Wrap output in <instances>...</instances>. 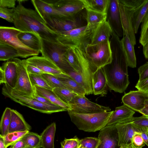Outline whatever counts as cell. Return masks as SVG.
<instances>
[{
  "label": "cell",
  "instance_id": "obj_39",
  "mask_svg": "<svg viewBox=\"0 0 148 148\" xmlns=\"http://www.w3.org/2000/svg\"><path fill=\"white\" fill-rule=\"evenodd\" d=\"M41 75L43 78L53 89L57 88H67L54 75L47 73H43Z\"/></svg>",
  "mask_w": 148,
  "mask_h": 148
},
{
  "label": "cell",
  "instance_id": "obj_53",
  "mask_svg": "<svg viewBox=\"0 0 148 148\" xmlns=\"http://www.w3.org/2000/svg\"><path fill=\"white\" fill-rule=\"evenodd\" d=\"M10 146L9 148H28L25 145L22 139Z\"/></svg>",
  "mask_w": 148,
  "mask_h": 148
},
{
  "label": "cell",
  "instance_id": "obj_29",
  "mask_svg": "<svg viewBox=\"0 0 148 148\" xmlns=\"http://www.w3.org/2000/svg\"><path fill=\"white\" fill-rule=\"evenodd\" d=\"M54 75L68 89L78 95L85 96L86 95L83 87L67 74L62 73Z\"/></svg>",
  "mask_w": 148,
  "mask_h": 148
},
{
  "label": "cell",
  "instance_id": "obj_58",
  "mask_svg": "<svg viewBox=\"0 0 148 148\" xmlns=\"http://www.w3.org/2000/svg\"><path fill=\"white\" fill-rule=\"evenodd\" d=\"M128 145L122 146L119 147V148H128Z\"/></svg>",
  "mask_w": 148,
  "mask_h": 148
},
{
  "label": "cell",
  "instance_id": "obj_15",
  "mask_svg": "<svg viewBox=\"0 0 148 148\" xmlns=\"http://www.w3.org/2000/svg\"><path fill=\"white\" fill-rule=\"evenodd\" d=\"M106 21L112 30L119 37L123 36L118 0H109L107 9Z\"/></svg>",
  "mask_w": 148,
  "mask_h": 148
},
{
  "label": "cell",
  "instance_id": "obj_24",
  "mask_svg": "<svg viewBox=\"0 0 148 148\" xmlns=\"http://www.w3.org/2000/svg\"><path fill=\"white\" fill-rule=\"evenodd\" d=\"M123 32V38L120 40L121 45L125 55L128 66L135 68L136 66V59L134 46L126 32Z\"/></svg>",
  "mask_w": 148,
  "mask_h": 148
},
{
  "label": "cell",
  "instance_id": "obj_61",
  "mask_svg": "<svg viewBox=\"0 0 148 148\" xmlns=\"http://www.w3.org/2000/svg\"><path fill=\"white\" fill-rule=\"evenodd\" d=\"M128 148H131L130 146V144L128 145Z\"/></svg>",
  "mask_w": 148,
  "mask_h": 148
},
{
  "label": "cell",
  "instance_id": "obj_11",
  "mask_svg": "<svg viewBox=\"0 0 148 148\" xmlns=\"http://www.w3.org/2000/svg\"><path fill=\"white\" fill-rule=\"evenodd\" d=\"M68 104L70 109L68 113L90 114L110 111L109 107L102 106L88 100L85 96L77 95Z\"/></svg>",
  "mask_w": 148,
  "mask_h": 148
},
{
  "label": "cell",
  "instance_id": "obj_25",
  "mask_svg": "<svg viewBox=\"0 0 148 148\" xmlns=\"http://www.w3.org/2000/svg\"><path fill=\"white\" fill-rule=\"evenodd\" d=\"M135 112L123 104L116 107L111 115L106 125H113L122 121L130 119L133 117Z\"/></svg>",
  "mask_w": 148,
  "mask_h": 148
},
{
  "label": "cell",
  "instance_id": "obj_36",
  "mask_svg": "<svg viewBox=\"0 0 148 148\" xmlns=\"http://www.w3.org/2000/svg\"><path fill=\"white\" fill-rule=\"evenodd\" d=\"M12 109L6 108L2 116L0 124V131L1 134L4 136L9 133L10 123Z\"/></svg>",
  "mask_w": 148,
  "mask_h": 148
},
{
  "label": "cell",
  "instance_id": "obj_12",
  "mask_svg": "<svg viewBox=\"0 0 148 148\" xmlns=\"http://www.w3.org/2000/svg\"><path fill=\"white\" fill-rule=\"evenodd\" d=\"M59 11L67 20L75 21L76 16L85 6L81 0H45Z\"/></svg>",
  "mask_w": 148,
  "mask_h": 148
},
{
  "label": "cell",
  "instance_id": "obj_48",
  "mask_svg": "<svg viewBox=\"0 0 148 148\" xmlns=\"http://www.w3.org/2000/svg\"><path fill=\"white\" fill-rule=\"evenodd\" d=\"M139 78L138 82H140L148 78V62L138 69Z\"/></svg>",
  "mask_w": 148,
  "mask_h": 148
},
{
  "label": "cell",
  "instance_id": "obj_43",
  "mask_svg": "<svg viewBox=\"0 0 148 148\" xmlns=\"http://www.w3.org/2000/svg\"><path fill=\"white\" fill-rule=\"evenodd\" d=\"M101 143L98 138L86 137L80 140V144L86 148H98Z\"/></svg>",
  "mask_w": 148,
  "mask_h": 148
},
{
  "label": "cell",
  "instance_id": "obj_52",
  "mask_svg": "<svg viewBox=\"0 0 148 148\" xmlns=\"http://www.w3.org/2000/svg\"><path fill=\"white\" fill-rule=\"evenodd\" d=\"M34 98L41 103L53 107L60 106L54 104L46 98L40 96L36 93H35Z\"/></svg>",
  "mask_w": 148,
  "mask_h": 148
},
{
  "label": "cell",
  "instance_id": "obj_46",
  "mask_svg": "<svg viewBox=\"0 0 148 148\" xmlns=\"http://www.w3.org/2000/svg\"><path fill=\"white\" fill-rule=\"evenodd\" d=\"M80 143V140L76 136L73 138L65 139L61 142L60 148H75Z\"/></svg>",
  "mask_w": 148,
  "mask_h": 148
},
{
  "label": "cell",
  "instance_id": "obj_28",
  "mask_svg": "<svg viewBox=\"0 0 148 148\" xmlns=\"http://www.w3.org/2000/svg\"><path fill=\"white\" fill-rule=\"evenodd\" d=\"M33 87L35 93L38 95L46 98L54 104L66 109L67 111L70 109L69 105L61 101L53 90L36 86Z\"/></svg>",
  "mask_w": 148,
  "mask_h": 148
},
{
  "label": "cell",
  "instance_id": "obj_34",
  "mask_svg": "<svg viewBox=\"0 0 148 148\" xmlns=\"http://www.w3.org/2000/svg\"><path fill=\"white\" fill-rule=\"evenodd\" d=\"M19 57L18 52L12 47L0 42V60L8 61L13 58Z\"/></svg>",
  "mask_w": 148,
  "mask_h": 148
},
{
  "label": "cell",
  "instance_id": "obj_40",
  "mask_svg": "<svg viewBox=\"0 0 148 148\" xmlns=\"http://www.w3.org/2000/svg\"><path fill=\"white\" fill-rule=\"evenodd\" d=\"M30 81L32 86H38L40 87L53 90L42 76L41 74H29Z\"/></svg>",
  "mask_w": 148,
  "mask_h": 148
},
{
  "label": "cell",
  "instance_id": "obj_47",
  "mask_svg": "<svg viewBox=\"0 0 148 148\" xmlns=\"http://www.w3.org/2000/svg\"><path fill=\"white\" fill-rule=\"evenodd\" d=\"M140 133H136L132 139L131 143L136 148H142L145 145L141 136Z\"/></svg>",
  "mask_w": 148,
  "mask_h": 148
},
{
  "label": "cell",
  "instance_id": "obj_57",
  "mask_svg": "<svg viewBox=\"0 0 148 148\" xmlns=\"http://www.w3.org/2000/svg\"><path fill=\"white\" fill-rule=\"evenodd\" d=\"M0 148H7L2 136L0 135Z\"/></svg>",
  "mask_w": 148,
  "mask_h": 148
},
{
  "label": "cell",
  "instance_id": "obj_32",
  "mask_svg": "<svg viewBox=\"0 0 148 148\" xmlns=\"http://www.w3.org/2000/svg\"><path fill=\"white\" fill-rule=\"evenodd\" d=\"M148 10V0H144L136 10L132 18L133 27L135 34L137 33L141 23Z\"/></svg>",
  "mask_w": 148,
  "mask_h": 148
},
{
  "label": "cell",
  "instance_id": "obj_41",
  "mask_svg": "<svg viewBox=\"0 0 148 148\" xmlns=\"http://www.w3.org/2000/svg\"><path fill=\"white\" fill-rule=\"evenodd\" d=\"M141 23L139 41L143 46L148 42V10Z\"/></svg>",
  "mask_w": 148,
  "mask_h": 148
},
{
  "label": "cell",
  "instance_id": "obj_6",
  "mask_svg": "<svg viewBox=\"0 0 148 148\" xmlns=\"http://www.w3.org/2000/svg\"><path fill=\"white\" fill-rule=\"evenodd\" d=\"M84 50L90 62L97 69L103 68L111 62L112 52L110 40L95 45L88 43Z\"/></svg>",
  "mask_w": 148,
  "mask_h": 148
},
{
  "label": "cell",
  "instance_id": "obj_2",
  "mask_svg": "<svg viewBox=\"0 0 148 148\" xmlns=\"http://www.w3.org/2000/svg\"><path fill=\"white\" fill-rule=\"evenodd\" d=\"M15 27L22 32H32L43 40L58 42V34L52 31L35 10L25 7L18 3L14 8Z\"/></svg>",
  "mask_w": 148,
  "mask_h": 148
},
{
  "label": "cell",
  "instance_id": "obj_45",
  "mask_svg": "<svg viewBox=\"0 0 148 148\" xmlns=\"http://www.w3.org/2000/svg\"><path fill=\"white\" fill-rule=\"evenodd\" d=\"M0 17L9 22L13 23L14 9L0 8Z\"/></svg>",
  "mask_w": 148,
  "mask_h": 148
},
{
  "label": "cell",
  "instance_id": "obj_20",
  "mask_svg": "<svg viewBox=\"0 0 148 148\" xmlns=\"http://www.w3.org/2000/svg\"><path fill=\"white\" fill-rule=\"evenodd\" d=\"M113 32L106 20L99 24L94 29L90 39V44L95 45L110 40Z\"/></svg>",
  "mask_w": 148,
  "mask_h": 148
},
{
  "label": "cell",
  "instance_id": "obj_10",
  "mask_svg": "<svg viewBox=\"0 0 148 148\" xmlns=\"http://www.w3.org/2000/svg\"><path fill=\"white\" fill-rule=\"evenodd\" d=\"M94 29L88 30L87 25L82 26L59 34L58 40L61 44L68 47H85L89 43L87 42L90 41Z\"/></svg>",
  "mask_w": 148,
  "mask_h": 148
},
{
  "label": "cell",
  "instance_id": "obj_18",
  "mask_svg": "<svg viewBox=\"0 0 148 148\" xmlns=\"http://www.w3.org/2000/svg\"><path fill=\"white\" fill-rule=\"evenodd\" d=\"M31 1L35 10L46 23L54 18H58L66 20L59 11L45 0H32Z\"/></svg>",
  "mask_w": 148,
  "mask_h": 148
},
{
  "label": "cell",
  "instance_id": "obj_5",
  "mask_svg": "<svg viewBox=\"0 0 148 148\" xmlns=\"http://www.w3.org/2000/svg\"><path fill=\"white\" fill-rule=\"evenodd\" d=\"M2 93L15 102L44 113L51 114L67 111L61 107L50 106L41 103L34 98L17 93L5 83L3 84Z\"/></svg>",
  "mask_w": 148,
  "mask_h": 148
},
{
  "label": "cell",
  "instance_id": "obj_42",
  "mask_svg": "<svg viewBox=\"0 0 148 148\" xmlns=\"http://www.w3.org/2000/svg\"><path fill=\"white\" fill-rule=\"evenodd\" d=\"M66 57L68 62L75 71H79L80 70L79 63L77 58L71 47H69L67 49Z\"/></svg>",
  "mask_w": 148,
  "mask_h": 148
},
{
  "label": "cell",
  "instance_id": "obj_16",
  "mask_svg": "<svg viewBox=\"0 0 148 148\" xmlns=\"http://www.w3.org/2000/svg\"><path fill=\"white\" fill-rule=\"evenodd\" d=\"M123 104L134 111L139 112L148 101V94L140 90L130 91L122 98Z\"/></svg>",
  "mask_w": 148,
  "mask_h": 148
},
{
  "label": "cell",
  "instance_id": "obj_56",
  "mask_svg": "<svg viewBox=\"0 0 148 148\" xmlns=\"http://www.w3.org/2000/svg\"><path fill=\"white\" fill-rule=\"evenodd\" d=\"M143 46L144 56L146 59H148V42Z\"/></svg>",
  "mask_w": 148,
  "mask_h": 148
},
{
  "label": "cell",
  "instance_id": "obj_13",
  "mask_svg": "<svg viewBox=\"0 0 148 148\" xmlns=\"http://www.w3.org/2000/svg\"><path fill=\"white\" fill-rule=\"evenodd\" d=\"M12 59L17 65L18 72L17 83L13 90L17 93L34 98L35 94L34 89L24 62L16 58Z\"/></svg>",
  "mask_w": 148,
  "mask_h": 148
},
{
  "label": "cell",
  "instance_id": "obj_26",
  "mask_svg": "<svg viewBox=\"0 0 148 148\" xmlns=\"http://www.w3.org/2000/svg\"><path fill=\"white\" fill-rule=\"evenodd\" d=\"M32 127L25 120L23 116L17 111L12 109L9 133L29 131Z\"/></svg>",
  "mask_w": 148,
  "mask_h": 148
},
{
  "label": "cell",
  "instance_id": "obj_44",
  "mask_svg": "<svg viewBox=\"0 0 148 148\" xmlns=\"http://www.w3.org/2000/svg\"><path fill=\"white\" fill-rule=\"evenodd\" d=\"M130 123L140 127L148 128V117L142 115L138 117H133L129 119Z\"/></svg>",
  "mask_w": 148,
  "mask_h": 148
},
{
  "label": "cell",
  "instance_id": "obj_21",
  "mask_svg": "<svg viewBox=\"0 0 148 148\" xmlns=\"http://www.w3.org/2000/svg\"><path fill=\"white\" fill-rule=\"evenodd\" d=\"M46 23L52 31L58 34L81 27L76 20L71 21L58 18H52Z\"/></svg>",
  "mask_w": 148,
  "mask_h": 148
},
{
  "label": "cell",
  "instance_id": "obj_1",
  "mask_svg": "<svg viewBox=\"0 0 148 148\" xmlns=\"http://www.w3.org/2000/svg\"><path fill=\"white\" fill-rule=\"evenodd\" d=\"M110 38L112 60L111 63L102 68L109 89L122 93L126 89L130 83L128 66L120 40L113 31Z\"/></svg>",
  "mask_w": 148,
  "mask_h": 148
},
{
  "label": "cell",
  "instance_id": "obj_30",
  "mask_svg": "<svg viewBox=\"0 0 148 148\" xmlns=\"http://www.w3.org/2000/svg\"><path fill=\"white\" fill-rule=\"evenodd\" d=\"M56 128V123L53 122L48 126L41 134L42 148H54V139Z\"/></svg>",
  "mask_w": 148,
  "mask_h": 148
},
{
  "label": "cell",
  "instance_id": "obj_38",
  "mask_svg": "<svg viewBox=\"0 0 148 148\" xmlns=\"http://www.w3.org/2000/svg\"><path fill=\"white\" fill-rule=\"evenodd\" d=\"M29 131L16 132L9 133L3 136L6 148L22 139Z\"/></svg>",
  "mask_w": 148,
  "mask_h": 148
},
{
  "label": "cell",
  "instance_id": "obj_51",
  "mask_svg": "<svg viewBox=\"0 0 148 148\" xmlns=\"http://www.w3.org/2000/svg\"><path fill=\"white\" fill-rule=\"evenodd\" d=\"M16 0H0V8L9 9L14 8L16 7Z\"/></svg>",
  "mask_w": 148,
  "mask_h": 148
},
{
  "label": "cell",
  "instance_id": "obj_35",
  "mask_svg": "<svg viewBox=\"0 0 148 148\" xmlns=\"http://www.w3.org/2000/svg\"><path fill=\"white\" fill-rule=\"evenodd\" d=\"M22 139L28 148L42 147L40 136L36 133L29 131Z\"/></svg>",
  "mask_w": 148,
  "mask_h": 148
},
{
  "label": "cell",
  "instance_id": "obj_14",
  "mask_svg": "<svg viewBox=\"0 0 148 148\" xmlns=\"http://www.w3.org/2000/svg\"><path fill=\"white\" fill-rule=\"evenodd\" d=\"M115 126L118 135L119 147L130 144L134 135L137 132H141L145 129L130 123L129 119L118 123L115 124Z\"/></svg>",
  "mask_w": 148,
  "mask_h": 148
},
{
  "label": "cell",
  "instance_id": "obj_22",
  "mask_svg": "<svg viewBox=\"0 0 148 148\" xmlns=\"http://www.w3.org/2000/svg\"><path fill=\"white\" fill-rule=\"evenodd\" d=\"M1 67L3 71L4 83L14 89L17 83L18 75L16 63L12 59L7 61Z\"/></svg>",
  "mask_w": 148,
  "mask_h": 148
},
{
  "label": "cell",
  "instance_id": "obj_17",
  "mask_svg": "<svg viewBox=\"0 0 148 148\" xmlns=\"http://www.w3.org/2000/svg\"><path fill=\"white\" fill-rule=\"evenodd\" d=\"M98 138L101 143L98 148H119V138L115 125L106 126L100 130Z\"/></svg>",
  "mask_w": 148,
  "mask_h": 148
},
{
  "label": "cell",
  "instance_id": "obj_27",
  "mask_svg": "<svg viewBox=\"0 0 148 148\" xmlns=\"http://www.w3.org/2000/svg\"><path fill=\"white\" fill-rule=\"evenodd\" d=\"M22 42L27 47L40 53L41 38L34 33L21 32L18 36Z\"/></svg>",
  "mask_w": 148,
  "mask_h": 148
},
{
  "label": "cell",
  "instance_id": "obj_8",
  "mask_svg": "<svg viewBox=\"0 0 148 148\" xmlns=\"http://www.w3.org/2000/svg\"><path fill=\"white\" fill-rule=\"evenodd\" d=\"M21 32L14 27H0V42L8 44L17 50L19 57L26 58L37 56L40 53L27 47L19 38L18 35Z\"/></svg>",
  "mask_w": 148,
  "mask_h": 148
},
{
  "label": "cell",
  "instance_id": "obj_49",
  "mask_svg": "<svg viewBox=\"0 0 148 148\" xmlns=\"http://www.w3.org/2000/svg\"><path fill=\"white\" fill-rule=\"evenodd\" d=\"M23 60L24 62L26 70L28 74H39L45 73L38 68L26 62L25 60Z\"/></svg>",
  "mask_w": 148,
  "mask_h": 148
},
{
  "label": "cell",
  "instance_id": "obj_4",
  "mask_svg": "<svg viewBox=\"0 0 148 148\" xmlns=\"http://www.w3.org/2000/svg\"><path fill=\"white\" fill-rule=\"evenodd\" d=\"M40 53L44 57L53 63L64 74L75 70L68 62L66 57L68 47L59 42H52L41 39Z\"/></svg>",
  "mask_w": 148,
  "mask_h": 148
},
{
  "label": "cell",
  "instance_id": "obj_59",
  "mask_svg": "<svg viewBox=\"0 0 148 148\" xmlns=\"http://www.w3.org/2000/svg\"><path fill=\"white\" fill-rule=\"evenodd\" d=\"M130 146L131 148H136L132 143L130 144Z\"/></svg>",
  "mask_w": 148,
  "mask_h": 148
},
{
  "label": "cell",
  "instance_id": "obj_54",
  "mask_svg": "<svg viewBox=\"0 0 148 148\" xmlns=\"http://www.w3.org/2000/svg\"><path fill=\"white\" fill-rule=\"evenodd\" d=\"M140 134L145 144L148 146V133L147 131V129H145L142 131Z\"/></svg>",
  "mask_w": 148,
  "mask_h": 148
},
{
  "label": "cell",
  "instance_id": "obj_60",
  "mask_svg": "<svg viewBox=\"0 0 148 148\" xmlns=\"http://www.w3.org/2000/svg\"><path fill=\"white\" fill-rule=\"evenodd\" d=\"M81 146V145L80 143L75 148H80Z\"/></svg>",
  "mask_w": 148,
  "mask_h": 148
},
{
  "label": "cell",
  "instance_id": "obj_31",
  "mask_svg": "<svg viewBox=\"0 0 148 148\" xmlns=\"http://www.w3.org/2000/svg\"><path fill=\"white\" fill-rule=\"evenodd\" d=\"M107 14L86 10V19L87 22V27L89 30L94 29L100 23L106 20Z\"/></svg>",
  "mask_w": 148,
  "mask_h": 148
},
{
  "label": "cell",
  "instance_id": "obj_9",
  "mask_svg": "<svg viewBox=\"0 0 148 148\" xmlns=\"http://www.w3.org/2000/svg\"><path fill=\"white\" fill-rule=\"evenodd\" d=\"M144 0H118L123 32L127 34L133 45L136 44L132 18L134 13Z\"/></svg>",
  "mask_w": 148,
  "mask_h": 148
},
{
  "label": "cell",
  "instance_id": "obj_37",
  "mask_svg": "<svg viewBox=\"0 0 148 148\" xmlns=\"http://www.w3.org/2000/svg\"><path fill=\"white\" fill-rule=\"evenodd\" d=\"M53 91L61 101L67 104L73 97L78 95L69 89L65 88H55L53 89Z\"/></svg>",
  "mask_w": 148,
  "mask_h": 148
},
{
  "label": "cell",
  "instance_id": "obj_3",
  "mask_svg": "<svg viewBox=\"0 0 148 148\" xmlns=\"http://www.w3.org/2000/svg\"><path fill=\"white\" fill-rule=\"evenodd\" d=\"M113 111L90 114L68 113L71 121L80 130L88 132L100 130L107 125Z\"/></svg>",
  "mask_w": 148,
  "mask_h": 148
},
{
  "label": "cell",
  "instance_id": "obj_50",
  "mask_svg": "<svg viewBox=\"0 0 148 148\" xmlns=\"http://www.w3.org/2000/svg\"><path fill=\"white\" fill-rule=\"evenodd\" d=\"M135 87L138 90L148 94V78L138 82Z\"/></svg>",
  "mask_w": 148,
  "mask_h": 148
},
{
  "label": "cell",
  "instance_id": "obj_7",
  "mask_svg": "<svg viewBox=\"0 0 148 148\" xmlns=\"http://www.w3.org/2000/svg\"><path fill=\"white\" fill-rule=\"evenodd\" d=\"M78 60L80 70L76 71L77 76L83 81L86 95L93 94L92 77L98 69L88 58L83 47H71Z\"/></svg>",
  "mask_w": 148,
  "mask_h": 148
},
{
  "label": "cell",
  "instance_id": "obj_33",
  "mask_svg": "<svg viewBox=\"0 0 148 148\" xmlns=\"http://www.w3.org/2000/svg\"><path fill=\"white\" fill-rule=\"evenodd\" d=\"M86 10L106 13L109 0H81Z\"/></svg>",
  "mask_w": 148,
  "mask_h": 148
},
{
  "label": "cell",
  "instance_id": "obj_62",
  "mask_svg": "<svg viewBox=\"0 0 148 148\" xmlns=\"http://www.w3.org/2000/svg\"><path fill=\"white\" fill-rule=\"evenodd\" d=\"M80 148H86L81 145Z\"/></svg>",
  "mask_w": 148,
  "mask_h": 148
},
{
  "label": "cell",
  "instance_id": "obj_23",
  "mask_svg": "<svg viewBox=\"0 0 148 148\" xmlns=\"http://www.w3.org/2000/svg\"><path fill=\"white\" fill-rule=\"evenodd\" d=\"M93 94L103 96L107 93V82L102 68L98 69L92 77Z\"/></svg>",
  "mask_w": 148,
  "mask_h": 148
},
{
  "label": "cell",
  "instance_id": "obj_63",
  "mask_svg": "<svg viewBox=\"0 0 148 148\" xmlns=\"http://www.w3.org/2000/svg\"><path fill=\"white\" fill-rule=\"evenodd\" d=\"M147 132L148 133V128L147 129Z\"/></svg>",
  "mask_w": 148,
  "mask_h": 148
},
{
  "label": "cell",
  "instance_id": "obj_55",
  "mask_svg": "<svg viewBox=\"0 0 148 148\" xmlns=\"http://www.w3.org/2000/svg\"><path fill=\"white\" fill-rule=\"evenodd\" d=\"M139 112L143 115L148 117V101L147 102L144 108Z\"/></svg>",
  "mask_w": 148,
  "mask_h": 148
},
{
  "label": "cell",
  "instance_id": "obj_19",
  "mask_svg": "<svg viewBox=\"0 0 148 148\" xmlns=\"http://www.w3.org/2000/svg\"><path fill=\"white\" fill-rule=\"evenodd\" d=\"M25 60L28 63L38 68L45 73L53 75L63 73L51 61L42 56H34Z\"/></svg>",
  "mask_w": 148,
  "mask_h": 148
}]
</instances>
